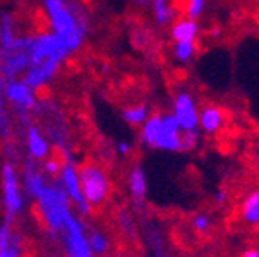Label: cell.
<instances>
[{"label":"cell","mask_w":259,"mask_h":257,"mask_svg":"<svg viewBox=\"0 0 259 257\" xmlns=\"http://www.w3.org/2000/svg\"><path fill=\"white\" fill-rule=\"evenodd\" d=\"M69 56H72V53L51 31L34 32L31 60H29L22 79L36 92L45 90L56 79L61 65L67 61Z\"/></svg>","instance_id":"cell-1"},{"label":"cell","mask_w":259,"mask_h":257,"mask_svg":"<svg viewBox=\"0 0 259 257\" xmlns=\"http://www.w3.org/2000/svg\"><path fill=\"white\" fill-rule=\"evenodd\" d=\"M49 31L70 53H77L89 36V13L79 0H41Z\"/></svg>","instance_id":"cell-2"},{"label":"cell","mask_w":259,"mask_h":257,"mask_svg":"<svg viewBox=\"0 0 259 257\" xmlns=\"http://www.w3.org/2000/svg\"><path fill=\"white\" fill-rule=\"evenodd\" d=\"M32 34L18 32L13 11L0 13V83L22 77L31 60Z\"/></svg>","instance_id":"cell-3"},{"label":"cell","mask_w":259,"mask_h":257,"mask_svg":"<svg viewBox=\"0 0 259 257\" xmlns=\"http://www.w3.org/2000/svg\"><path fill=\"white\" fill-rule=\"evenodd\" d=\"M32 201H34L36 212L40 216L47 234L60 239L67 221L76 214V209L72 207L69 198L65 196V193L58 185L56 178H51L45 184L44 189L32 198Z\"/></svg>","instance_id":"cell-4"},{"label":"cell","mask_w":259,"mask_h":257,"mask_svg":"<svg viewBox=\"0 0 259 257\" xmlns=\"http://www.w3.org/2000/svg\"><path fill=\"white\" fill-rule=\"evenodd\" d=\"M32 122L38 124V128L45 133V137L53 144V149L58 151V155L72 149L69 122L56 103H53L51 99H38V105L32 113Z\"/></svg>","instance_id":"cell-5"},{"label":"cell","mask_w":259,"mask_h":257,"mask_svg":"<svg viewBox=\"0 0 259 257\" xmlns=\"http://www.w3.org/2000/svg\"><path fill=\"white\" fill-rule=\"evenodd\" d=\"M0 198H2V209L4 220L16 221L24 214L27 196L22 187L20 165L16 158L4 157L0 165Z\"/></svg>","instance_id":"cell-6"},{"label":"cell","mask_w":259,"mask_h":257,"mask_svg":"<svg viewBox=\"0 0 259 257\" xmlns=\"http://www.w3.org/2000/svg\"><path fill=\"white\" fill-rule=\"evenodd\" d=\"M4 97L13 113L16 130H22L25 124L32 122V113L40 99L36 90H32L22 77H16L4 84Z\"/></svg>","instance_id":"cell-7"},{"label":"cell","mask_w":259,"mask_h":257,"mask_svg":"<svg viewBox=\"0 0 259 257\" xmlns=\"http://www.w3.org/2000/svg\"><path fill=\"white\" fill-rule=\"evenodd\" d=\"M79 184H81V194L83 200L90 209H99L108 201L110 193H112V182L106 173V169L99 164H89L79 165Z\"/></svg>","instance_id":"cell-8"},{"label":"cell","mask_w":259,"mask_h":257,"mask_svg":"<svg viewBox=\"0 0 259 257\" xmlns=\"http://www.w3.org/2000/svg\"><path fill=\"white\" fill-rule=\"evenodd\" d=\"M61 160L60 171L56 175V182L61 187V191L65 193V196L69 198V201L72 203V207L76 209V212L79 216H90L92 209L85 203L83 194H81V184H79V165L76 162V155L74 149L65 151L58 155Z\"/></svg>","instance_id":"cell-9"},{"label":"cell","mask_w":259,"mask_h":257,"mask_svg":"<svg viewBox=\"0 0 259 257\" xmlns=\"http://www.w3.org/2000/svg\"><path fill=\"white\" fill-rule=\"evenodd\" d=\"M22 133V149H24V157L31 158L34 162H44L47 160L51 155L54 153L53 144L49 142V139L45 137V133L38 128V124L29 122L20 130Z\"/></svg>","instance_id":"cell-10"},{"label":"cell","mask_w":259,"mask_h":257,"mask_svg":"<svg viewBox=\"0 0 259 257\" xmlns=\"http://www.w3.org/2000/svg\"><path fill=\"white\" fill-rule=\"evenodd\" d=\"M173 117L182 132L198 130V105L189 92H178L173 99Z\"/></svg>","instance_id":"cell-11"},{"label":"cell","mask_w":259,"mask_h":257,"mask_svg":"<svg viewBox=\"0 0 259 257\" xmlns=\"http://www.w3.org/2000/svg\"><path fill=\"white\" fill-rule=\"evenodd\" d=\"M0 257H25V237L15 221H0Z\"/></svg>","instance_id":"cell-12"},{"label":"cell","mask_w":259,"mask_h":257,"mask_svg":"<svg viewBox=\"0 0 259 257\" xmlns=\"http://www.w3.org/2000/svg\"><path fill=\"white\" fill-rule=\"evenodd\" d=\"M155 149L160 151H182V130L178 126L173 113H162V130Z\"/></svg>","instance_id":"cell-13"},{"label":"cell","mask_w":259,"mask_h":257,"mask_svg":"<svg viewBox=\"0 0 259 257\" xmlns=\"http://www.w3.org/2000/svg\"><path fill=\"white\" fill-rule=\"evenodd\" d=\"M128 193L135 205H144L148 194V178L142 165H134L128 173Z\"/></svg>","instance_id":"cell-14"},{"label":"cell","mask_w":259,"mask_h":257,"mask_svg":"<svg viewBox=\"0 0 259 257\" xmlns=\"http://www.w3.org/2000/svg\"><path fill=\"white\" fill-rule=\"evenodd\" d=\"M15 119H13V113L4 97V83H0V141L2 144L15 141Z\"/></svg>","instance_id":"cell-15"},{"label":"cell","mask_w":259,"mask_h":257,"mask_svg":"<svg viewBox=\"0 0 259 257\" xmlns=\"http://www.w3.org/2000/svg\"><path fill=\"white\" fill-rule=\"evenodd\" d=\"M223 122H225V113L218 106H205L198 113V128L209 135L220 132L223 128Z\"/></svg>","instance_id":"cell-16"},{"label":"cell","mask_w":259,"mask_h":257,"mask_svg":"<svg viewBox=\"0 0 259 257\" xmlns=\"http://www.w3.org/2000/svg\"><path fill=\"white\" fill-rule=\"evenodd\" d=\"M87 243H89V250L94 257H105L112 246V241L105 230L89 225H87Z\"/></svg>","instance_id":"cell-17"},{"label":"cell","mask_w":259,"mask_h":257,"mask_svg":"<svg viewBox=\"0 0 259 257\" xmlns=\"http://www.w3.org/2000/svg\"><path fill=\"white\" fill-rule=\"evenodd\" d=\"M162 130V113H153L146 119L141 124V132H139V139L146 148H155L158 141Z\"/></svg>","instance_id":"cell-18"},{"label":"cell","mask_w":259,"mask_h":257,"mask_svg":"<svg viewBox=\"0 0 259 257\" xmlns=\"http://www.w3.org/2000/svg\"><path fill=\"white\" fill-rule=\"evenodd\" d=\"M241 218L247 225L259 227V189L247 194L241 203Z\"/></svg>","instance_id":"cell-19"},{"label":"cell","mask_w":259,"mask_h":257,"mask_svg":"<svg viewBox=\"0 0 259 257\" xmlns=\"http://www.w3.org/2000/svg\"><path fill=\"white\" fill-rule=\"evenodd\" d=\"M198 24L191 18H182L171 27V38L175 41H196Z\"/></svg>","instance_id":"cell-20"},{"label":"cell","mask_w":259,"mask_h":257,"mask_svg":"<svg viewBox=\"0 0 259 257\" xmlns=\"http://www.w3.org/2000/svg\"><path fill=\"white\" fill-rule=\"evenodd\" d=\"M151 115L150 106L146 103H139V105H130L122 110V121L130 126H141L142 122Z\"/></svg>","instance_id":"cell-21"},{"label":"cell","mask_w":259,"mask_h":257,"mask_svg":"<svg viewBox=\"0 0 259 257\" xmlns=\"http://www.w3.org/2000/svg\"><path fill=\"white\" fill-rule=\"evenodd\" d=\"M173 54L180 63H189L196 54V41H175Z\"/></svg>","instance_id":"cell-22"},{"label":"cell","mask_w":259,"mask_h":257,"mask_svg":"<svg viewBox=\"0 0 259 257\" xmlns=\"http://www.w3.org/2000/svg\"><path fill=\"white\" fill-rule=\"evenodd\" d=\"M191 225H193V229L196 230L198 234H207L210 230V227H212V220H210L209 214L198 212V214H194V216H193V220H191Z\"/></svg>","instance_id":"cell-23"},{"label":"cell","mask_w":259,"mask_h":257,"mask_svg":"<svg viewBox=\"0 0 259 257\" xmlns=\"http://www.w3.org/2000/svg\"><path fill=\"white\" fill-rule=\"evenodd\" d=\"M203 9H205V0H186L184 13H186L187 18L196 20V18L203 13Z\"/></svg>","instance_id":"cell-24"},{"label":"cell","mask_w":259,"mask_h":257,"mask_svg":"<svg viewBox=\"0 0 259 257\" xmlns=\"http://www.w3.org/2000/svg\"><path fill=\"white\" fill-rule=\"evenodd\" d=\"M200 132L198 130H193V132H182V149H191L196 146L198 142Z\"/></svg>","instance_id":"cell-25"},{"label":"cell","mask_w":259,"mask_h":257,"mask_svg":"<svg viewBox=\"0 0 259 257\" xmlns=\"http://www.w3.org/2000/svg\"><path fill=\"white\" fill-rule=\"evenodd\" d=\"M115 149H117L119 155L126 157V155H130V153H132V144H130L128 141H119L117 146H115Z\"/></svg>","instance_id":"cell-26"},{"label":"cell","mask_w":259,"mask_h":257,"mask_svg":"<svg viewBox=\"0 0 259 257\" xmlns=\"http://www.w3.org/2000/svg\"><path fill=\"white\" fill-rule=\"evenodd\" d=\"M241 257H259V248H247L241 253Z\"/></svg>","instance_id":"cell-27"},{"label":"cell","mask_w":259,"mask_h":257,"mask_svg":"<svg viewBox=\"0 0 259 257\" xmlns=\"http://www.w3.org/2000/svg\"><path fill=\"white\" fill-rule=\"evenodd\" d=\"M214 198H216V201H218V203H225V201H227V193H225V191H218Z\"/></svg>","instance_id":"cell-28"},{"label":"cell","mask_w":259,"mask_h":257,"mask_svg":"<svg viewBox=\"0 0 259 257\" xmlns=\"http://www.w3.org/2000/svg\"><path fill=\"white\" fill-rule=\"evenodd\" d=\"M150 2H151V0H132V4L139 6V8H144V6H148Z\"/></svg>","instance_id":"cell-29"}]
</instances>
